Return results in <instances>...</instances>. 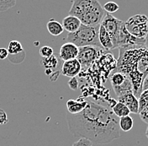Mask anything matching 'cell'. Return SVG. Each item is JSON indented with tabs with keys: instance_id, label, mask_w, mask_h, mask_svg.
<instances>
[{
	"instance_id": "obj_1",
	"label": "cell",
	"mask_w": 148,
	"mask_h": 146,
	"mask_svg": "<svg viewBox=\"0 0 148 146\" xmlns=\"http://www.w3.org/2000/svg\"><path fill=\"white\" fill-rule=\"evenodd\" d=\"M119 121L110 107L90 100L81 112L66 113V122L73 135L88 138L95 145L109 144L120 138Z\"/></svg>"
},
{
	"instance_id": "obj_2",
	"label": "cell",
	"mask_w": 148,
	"mask_h": 146,
	"mask_svg": "<svg viewBox=\"0 0 148 146\" xmlns=\"http://www.w3.org/2000/svg\"><path fill=\"white\" fill-rule=\"evenodd\" d=\"M119 57L114 72L125 74L133 85V93L139 98L142 92V84L148 74V49L146 46L120 47Z\"/></svg>"
},
{
	"instance_id": "obj_3",
	"label": "cell",
	"mask_w": 148,
	"mask_h": 146,
	"mask_svg": "<svg viewBox=\"0 0 148 146\" xmlns=\"http://www.w3.org/2000/svg\"><path fill=\"white\" fill-rule=\"evenodd\" d=\"M105 14L98 0H73L69 11L70 15L77 17L82 24L89 26H100Z\"/></svg>"
},
{
	"instance_id": "obj_4",
	"label": "cell",
	"mask_w": 148,
	"mask_h": 146,
	"mask_svg": "<svg viewBox=\"0 0 148 146\" xmlns=\"http://www.w3.org/2000/svg\"><path fill=\"white\" fill-rule=\"evenodd\" d=\"M99 26H89L82 24L80 28L73 33H68L66 41L72 42L78 47L94 46L101 47L99 40Z\"/></svg>"
},
{
	"instance_id": "obj_5",
	"label": "cell",
	"mask_w": 148,
	"mask_h": 146,
	"mask_svg": "<svg viewBox=\"0 0 148 146\" xmlns=\"http://www.w3.org/2000/svg\"><path fill=\"white\" fill-rule=\"evenodd\" d=\"M105 52L107 51L99 46H88L79 47V53L77 59L82 65V69H87L96 63L105 53Z\"/></svg>"
},
{
	"instance_id": "obj_6",
	"label": "cell",
	"mask_w": 148,
	"mask_h": 146,
	"mask_svg": "<svg viewBox=\"0 0 148 146\" xmlns=\"http://www.w3.org/2000/svg\"><path fill=\"white\" fill-rule=\"evenodd\" d=\"M126 30L135 37L145 39L148 34V18L145 15H136L125 22Z\"/></svg>"
},
{
	"instance_id": "obj_7",
	"label": "cell",
	"mask_w": 148,
	"mask_h": 146,
	"mask_svg": "<svg viewBox=\"0 0 148 146\" xmlns=\"http://www.w3.org/2000/svg\"><path fill=\"white\" fill-rule=\"evenodd\" d=\"M125 22L120 20L119 19L114 17L110 14L106 13L104 17L102 20V25L106 29L107 32L109 33L111 40L113 42L114 48H117V42L119 39L120 31L122 26Z\"/></svg>"
},
{
	"instance_id": "obj_8",
	"label": "cell",
	"mask_w": 148,
	"mask_h": 146,
	"mask_svg": "<svg viewBox=\"0 0 148 146\" xmlns=\"http://www.w3.org/2000/svg\"><path fill=\"white\" fill-rule=\"evenodd\" d=\"M82 69H82L81 64L77 58H75L72 60L65 61L62 64L61 73L64 76L69 77V78H73V77H77V75L80 73Z\"/></svg>"
},
{
	"instance_id": "obj_9",
	"label": "cell",
	"mask_w": 148,
	"mask_h": 146,
	"mask_svg": "<svg viewBox=\"0 0 148 146\" xmlns=\"http://www.w3.org/2000/svg\"><path fill=\"white\" fill-rule=\"evenodd\" d=\"M118 100L125 104L131 113L139 114V100L138 98L134 95L133 91H129L121 95L118 97Z\"/></svg>"
},
{
	"instance_id": "obj_10",
	"label": "cell",
	"mask_w": 148,
	"mask_h": 146,
	"mask_svg": "<svg viewBox=\"0 0 148 146\" xmlns=\"http://www.w3.org/2000/svg\"><path fill=\"white\" fill-rule=\"evenodd\" d=\"M78 53H79V47L72 42H67L61 46L60 52H59V57L62 60H63L65 62V61L77 58Z\"/></svg>"
},
{
	"instance_id": "obj_11",
	"label": "cell",
	"mask_w": 148,
	"mask_h": 146,
	"mask_svg": "<svg viewBox=\"0 0 148 146\" xmlns=\"http://www.w3.org/2000/svg\"><path fill=\"white\" fill-rule=\"evenodd\" d=\"M88 105V100L78 98L77 100L70 99L66 101L67 111L71 114H77L86 108Z\"/></svg>"
},
{
	"instance_id": "obj_12",
	"label": "cell",
	"mask_w": 148,
	"mask_h": 146,
	"mask_svg": "<svg viewBox=\"0 0 148 146\" xmlns=\"http://www.w3.org/2000/svg\"><path fill=\"white\" fill-rule=\"evenodd\" d=\"M82 26V22L79 19L73 15H68L62 20V26L68 33H73L77 31Z\"/></svg>"
},
{
	"instance_id": "obj_13",
	"label": "cell",
	"mask_w": 148,
	"mask_h": 146,
	"mask_svg": "<svg viewBox=\"0 0 148 146\" xmlns=\"http://www.w3.org/2000/svg\"><path fill=\"white\" fill-rule=\"evenodd\" d=\"M99 40L101 44V46L106 51H110L114 49V45L113 42L111 40L110 37L109 33L107 32L106 29L103 25L99 26Z\"/></svg>"
},
{
	"instance_id": "obj_14",
	"label": "cell",
	"mask_w": 148,
	"mask_h": 146,
	"mask_svg": "<svg viewBox=\"0 0 148 146\" xmlns=\"http://www.w3.org/2000/svg\"><path fill=\"white\" fill-rule=\"evenodd\" d=\"M42 65L45 68L46 74L50 77L52 73L56 72V71H54V70L57 68L58 59H57V57H56L55 55H52V56H51L49 57L43 58V60H42Z\"/></svg>"
},
{
	"instance_id": "obj_15",
	"label": "cell",
	"mask_w": 148,
	"mask_h": 146,
	"mask_svg": "<svg viewBox=\"0 0 148 146\" xmlns=\"http://www.w3.org/2000/svg\"><path fill=\"white\" fill-rule=\"evenodd\" d=\"M46 28H47V30L49 31V33L54 37L60 36L64 31V28L62 26V24L59 23L55 19H50L46 24Z\"/></svg>"
},
{
	"instance_id": "obj_16",
	"label": "cell",
	"mask_w": 148,
	"mask_h": 146,
	"mask_svg": "<svg viewBox=\"0 0 148 146\" xmlns=\"http://www.w3.org/2000/svg\"><path fill=\"white\" fill-rule=\"evenodd\" d=\"M112 111L114 113V115L116 117H118L119 118L125 117V116H129L130 113L129 108L125 104L121 103L120 101L114 103V105L112 107Z\"/></svg>"
},
{
	"instance_id": "obj_17",
	"label": "cell",
	"mask_w": 148,
	"mask_h": 146,
	"mask_svg": "<svg viewBox=\"0 0 148 146\" xmlns=\"http://www.w3.org/2000/svg\"><path fill=\"white\" fill-rule=\"evenodd\" d=\"M127 76L125 74L120 72H113L110 76V82L112 84V87H119L120 85H122L125 82V80H127Z\"/></svg>"
},
{
	"instance_id": "obj_18",
	"label": "cell",
	"mask_w": 148,
	"mask_h": 146,
	"mask_svg": "<svg viewBox=\"0 0 148 146\" xmlns=\"http://www.w3.org/2000/svg\"><path fill=\"white\" fill-rule=\"evenodd\" d=\"M119 124H120V128L122 131L129 132L134 126V121H133V118L129 115V116L120 118Z\"/></svg>"
},
{
	"instance_id": "obj_19",
	"label": "cell",
	"mask_w": 148,
	"mask_h": 146,
	"mask_svg": "<svg viewBox=\"0 0 148 146\" xmlns=\"http://www.w3.org/2000/svg\"><path fill=\"white\" fill-rule=\"evenodd\" d=\"M113 89L115 92L116 95L119 97L121 95H123V94H125L126 92L133 91V85H132V83L130 80L129 78H127L125 82L122 85H120L119 87H114Z\"/></svg>"
},
{
	"instance_id": "obj_20",
	"label": "cell",
	"mask_w": 148,
	"mask_h": 146,
	"mask_svg": "<svg viewBox=\"0 0 148 146\" xmlns=\"http://www.w3.org/2000/svg\"><path fill=\"white\" fill-rule=\"evenodd\" d=\"M7 49L9 51V55H18L25 52L22 44L18 41H11L9 43Z\"/></svg>"
},
{
	"instance_id": "obj_21",
	"label": "cell",
	"mask_w": 148,
	"mask_h": 146,
	"mask_svg": "<svg viewBox=\"0 0 148 146\" xmlns=\"http://www.w3.org/2000/svg\"><path fill=\"white\" fill-rule=\"evenodd\" d=\"M139 100V110L141 111L143 108L148 106V90L142 91L141 94L140 95ZM140 112V111H139Z\"/></svg>"
},
{
	"instance_id": "obj_22",
	"label": "cell",
	"mask_w": 148,
	"mask_h": 146,
	"mask_svg": "<svg viewBox=\"0 0 148 146\" xmlns=\"http://www.w3.org/2000/svg\"><path fill=\"white\" fill-rule=\"evenodd\" d=\"M17 0H0V12H5L14 7Z\"/></svg>"
},
{
	"instance_id": "obj_23",
	"label": "cell",
	"mask_w": 148,
	"mask_h": 146,
	"mask_svg": "<svg viewBox=\"0 0 148 146\" xmlns=\"http://www.w3.org/2000/svg\"><path fill=\"white\" fill-rule=\"evenodd\" d=\"M103 9L106 13L108 14H112V13H115L120 9V6L114 3V2H108L103 5Z\"/></svg>"
},
{
	"instance_id": "obj_24",
	"label": "cell",
	"mask_w": 148,
	"mask_h": 146,
	"mask_svg": "<svg viewBox=\"0 0 148 146\" xmlns=\"http://www.w3.org/2000/svg\"><path fill=\"white\" fill-rule=\"evenodd\" d=\"M39 53L43 58H46V57H49L54 55V51L51 46H44L39 50Z\"/></svg>"
},
{
	"instance_id": "obj_25",
	"label": "cell",
	"mask_w": 148,
	"mask_h": 146,
	"mask_svg": "<svg viewBox=\"0 0 148 146\" xmlns=\"http://www.w3.org/2000/svg\"><path fill=\"white\" fill-rule=\"evenodd\" d=\"M92 145L93 144L89 139L85 138H79L77 141L73 144V146H92Z\"/></svg>"
},
{
	"instance_id": "obj_26",
	"label": "cell",
	"mask_w": 148,
	"mask_h": 146,
	"mask_svg": "<svg viewBox=\"0 0 148 146\" xmlns=\"http://www.w3.org/2000/svg\"><path fill=\"white\" fill-rule=\"evenodd\" d=\"M68 86L71 90L73 91H77L79 87V81L77 79V77L71 78L70 80L68 81Z\"/></svg>"
},
{
	"instance_id": "obj_27",
	"label": "cell",
	"mask_w": 148,
	"mask_h": 146,
	"mask_svg": "<svg viewBox=\"0 0 148 146\" xmlns=\"http://www.w3.org/2000/svg\"><path fill=\"white\" fill-rule=\"evenodd\" d=\"M139 114H140V119L148 125V106L145 108H143L141 111H140Z\"/></svg>"
},
{
	"instance_id": "obj_28",
	"label": "cell",
	"mask_w": 148,
	"mask_h": 146,
	"mask_svg": "<svg viewBox=\"0 0 148 146\" xmlns=\"http://www.w3.org/2000/svg\"><path fill=\"white\" fill-rule=\"evenodd\" d=\"M8 116L5 111L0 108V125H4L8 122Z\"/></svg>"
},
{
	"instance_id": "obj_29",
	"label": "cell",
	"mask_w": 148,
	"mask_h": 146,
	"mask_svg": "<svg viewBox=\"0 0 148 146\" xmlns=\"http://www.w3.org/2000/svg\"><path fill=\"white\" fill-rule=\"evenodd\" d=\"M9 51L7 48H3V47L0 48V60L6 59L9 57Z\"/></svg>"
},
{
	"instance_id": "obj_30",
	"label": "cell",
	"mask_w": 148,
	"mask_h": 146,
	"mask_svg": "<svg viewBox=\"0 0 148 146\" xmlns=\"http://www.w3.org/2000/svg\"><path fill=\"white\" fill-rule=\"evenodd\" d=\"M145 90H148V74L144 79V81L142 84V91H145Z\"/></svg>"
},
{
	"instance_id": "obj_31",
	"label": "cell",
	"mask_w": 148,
	"mask_h": 146,
	"mask_svg": "<svg viewBox=\"0 0 148 146\" xmlns=\"http://www.w3.org/2000/svg\"><path fill=\"white\" fill-rule=\"evenodd\" d=\"M145 46H146V48L148 49V34L147 35V37H146V42H145Z\"/></svg>"
},
{
	"instance_id": "obj_32",
	"label": "cell",
	"mask_w": 148,
	"mask_h": 146,
	"mask_svg": "<svg viewBox=\"0 0 148 146\" xmlns=\"http://www.w3.org/2000/svg\"><path fill=\"white\" fill-rule=\"evenodd\" d=\"M146 136H147V138H148V126H147V131H146Z\"/></svg>"
}]
</instances>
